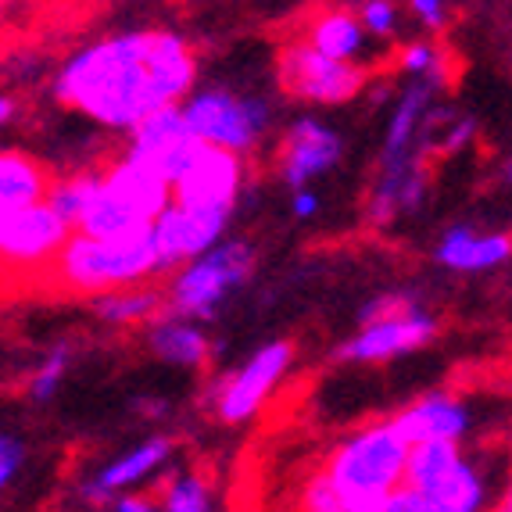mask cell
<instances>
[{
  "instance_id": "obj_1",
  "label": "cell",
  "mask_w": 512,
  "mask_h": 512,
  "mask_svg": "<svg viewBox=\"0 0 512 512\" xmlns=\"http://www.w3.org/2000/svg\"><path fill=\"white\" fill-rule=\"evenodd\" d=\"M197 90V58L169 29L115 33L79 47L54 76V101L115 133H129L154 111L183 104Z\"/></svg>"
},
{
  "instance_id": "obj_2",
  "label": "cell",
  "mask_w": 512,
  "mask_h": 512,
  "mask_svg": "<svg viewBox=\"0 0 512 512\" xmlns=\"http://www.w3.org/2000/svg\"><path fill=\"white\" fill-rule=\"evenodd\" d=\"M165 276L162 251L154 240V226L129 237H86L72 233L69 244L61 248L58 262L51 265L47 283L61 287L69 294H86V298H101L108 291L122 287H140Z\"/></svg>"
},
{
  "instance_id": "obj_3",
  "label": "cell",
  "mask_w": 512,
  "mask_h": 512,
  "mask_svg": "<svg viewBox=\"0 0 512 512\" xmlns=\"http://www.w3.org/2000/svg\"><path fill=\"white\" fill-rule=\"evenodd\" d=\"M412 444L394 419H376L333 444L323 470L337 484L351 512H376L405 484Z\"/></svg>"
},
{
  "instance_id": "obj_4",
  "label": "cell",
  "mask_w": 512,
  "mask_h": 512,
  "mask_svg": "<svg viewBox=\"0 0 512 512\" xmlns=\"http://www.w3.org/2000/svg\"><path fill=\"white\" fill-rule=\"evenodd\" d=\"M255 273V248L248 240H222L205 255L172 269L165 283V308L197 323H212L219 308Z\"/></svg>"
},
{
  "instance_id": "obj_5",
  "label": "cell",
  "mask_w": 512,
  "mask_h": 512,
  "mask_svg": "<svg viewBox=\"0 0 512 512\" xmlns=\"http://www.w3.org/2000/svg\"><path fill=\"white\" fill-rule=\"evenodd\" d=\"M183 115L205 144L255 154L273 129V104L262 94H237L230 86H197L183 101Z\"/></svg>"
},
{
  "instance_id": "obj_6",
  "label": "cell",
  "mask_w": 512,
  "mask_h": 512,
  "mask_svg": "<svg viewBox=\"0 0 512 512\" xmlns=\"http://www.w3.org/2000/svg\"><path fill=\"white\" fill-rule=\"evenodd\" d=\"M276 83L283 94L301 104L337 108V104L355 101L366 90V69L330 58L308 40H294L276 58Z\"/></svg>"
},
{
  "instance_id": "obj_7",
  "label": "cell",
  "mask_w": 512,
  "mask_h": 512,
  "mask_svg": "<svg viewBox=\"0 0 512 512\" xmlns=\"http://www.w3.org/2000/svg\"><path fill=\"white\" fill-rule=\"evenodd\" d=\"M72 233H76L72 222L51 201L18 208V212H0V255L8 269L47 276Z\"/></svg>"
},
{
  "instance_id": "obj_8",
  "label": "cell",
  "mask_w": 512,
  "mask_h": 512,
  "mask_svg": "<svg viewBox=\"0 0 512 512\" xmlns=\"http://www.w3.org/2000/svg\"><path fill=\"white\" fill-rule=\"evenodd\" d=\"M294 366L291 341H265L255 355L244 359V366L233 369L226 380H219L212 391V409L222 423H248L258 416L273 391L283 384V376Z\"/></svg>"
},
{
  "instance_id": "obj_9",
  "label": "cell",
  "mask_w": 512,
  "mask_h": 512,
  "mask_svg": "<svg viewBox=\"0 0 512 512\" xmlns=\"http://www.w3.org/2000/svg\"><path fill=\"white\" fill-rule=\"evenodd\" d=\"M437 333H441V323L434 312L412 305L398 316L362 323L341 348L333 351V359L348 362V366H384V362H398L405 355L423 351L427 344H434Z\"/></svg>"
},
{
  "instance_id": "obj_10",
  "label": "cell",
  "mask_w": 512,
  "mask_h": 512,
  "mask_svg": "<svg viewBox=\"0 0 512 512\" xmlns=\"http://www.w3.org/2000/svg\"><path fill=\"white\" fill-rule=\"evenodd\" d=\"M248 180V158L226 147L201 144V151L190 158L183 176L172 183V201L176 205L197 208V212L233 215Z\"/></svg>"
},
{
  "instance_id": "obj_11",
  "label": "cell",
  "mask_w": 512,
  "mask_h": 512,
  "mask_svg": "<svg viewBox=\"0 0 512 512\" xmlns=\"http://www.w3.org/2000/svg\"><path fill=\"white\" fill-rule=\"evenodd\" d=\"M344 158V137L316 115H301L280 133L276 144V176L283 187L301 190L323 180Z\"/></svg>"
},
{
  "instance_id": "obj_12",
  "label": "cell",
  "mask_w": 512,
  "mask_h": 512,
  "mask_svg": "<svg viewBox=\"0 0 512 512\" xmlns=\"http://www.w3.org/2000/svg\"><path fill=\"white\" fill-rule=\"evenodd\" d=\"M201 144L205 140L197 137L194 126L187 122L183 104H172V108L154 111L151 119H144L137 129H129L122 154L137 158L140 165H147L169 183H176L190 165V158L201 151Z\"/></svg>"
},
{
  "instance_id": "obj_13",
  "label": "cell",
  "mask_w": 512,
  "mask_h": 512,
  "mask_svg": "<svg viewBox=\"0 0 512 512\" xmlns=\"http://www.w3.org/2000/svg\"><path fill=\"white\" fill-rule=\"evenodd\" d=\"M491 480L473 459H462L437 484H402L376 512H487Z\"/></svg>"
},
{
  "instance_id": "obj_14",
  "label": "cell",
  "mask_w": 512,
  "mask_h": 512,
  "mask_svg": "<svg viewBox=\"0 0 512 512\" xmlns=\"http://www.w3.org/2000/svg\"><path fill=\"white\" fill-rule=\"evenodd\" d=\"M233 215H215V212H197V208L176 205L172 201L158 219H154V240L162 251L165 273L180 269L190 258L205 255L215 244H222V233L230 230Z\"/></svg>"
},
{
  "instance_id": "obj_15",
  "label": "cell",
  "mask_w": 512,
  "mask_h": 512,
  "mask_svg": "<svg viewBox=\"0 0 512 512\" xmlns=\"http://www.w3.org/2000/svg\"><path fill=\"white\" fill-rule=\"evenodd\" d=\"M169 462H172L169 437H144L133 448H126V452H119L115 459L104 462L101 470L83 484L79 498H86L90 505H111L119 495L147 484L154 473H162Z\"/></svg>"
},
{
  "instance_id": "obj_16",
  "label": "cell",
  "mask_w": 512,
  "mask_h": 512,
  "mask_svg": "<svg viewBox=\"0 0 512 512\" xmlns=\"http://www.w3.org/2000/svg\"><path fill=\"white\" fill-rule=\"evenodd\" d=\"M437 90H441V86L430 83V79H412L402 94H398L391 119H387L380 169H402V165L423 158L419 144H423V126H427V115H430V108H434Z\"/></svg>"
},
{
  "instance_id": "obj_17",
  "label": "cell",
  "mask_w": 512,
  "mask_h": 512,
  "mask_svg": "<svg viewBox=\"0 0 512 512\" xmlns=\"http://www.w3.org/2000/svg\"><path fill=\"white\" fill-rule=\"evenodd\" d=\"M391 419L409 444H423V441H459L462 444L473 430L470 405L448 391L423 394V398L405 405V409Z\"/></svg>"
},
{
  "instance_id": "obj_18",
  "label": "cell",
  "mask_w": 512,
  "mask_h": 512,
  "mask_svg": "<svg viewBox=\"0 0 512 512\" xmlns=\"http://www.w3.org/2000/svg\"><path fill=\"white\" fill-rule=\"evenodd\" d=\"M512 258V233L498 230H470V226H452L444 230L434 248V262L441 269H452L462 276H480L491 269H502Z\"/></svg>"
},
{
  "instance_id": "obj_19",
  "label": "cell",
  "mask_w": 512,
  "mask_h": 512,
  "mask_svg": "<svg viewBox=\"0 0 512 512\" xmlns=\"http://www.w3.org/2000/svg\"><path fill=\"white\" fill-rule=\"evenodd\" d=\"M144 341L154 359L176 369H205L212 359V341H208L205 326L180 312H169V308L144 326Z\"/></svg>"
},
{
  "instance_id": "obj_20",
  "label": "cell",
  "mask_w": 512,
  "mask_h": 512,
  "mask_svg": "<svg viewBox=\"0 0 512 512\" xmlns=\"http://www.w3.org/2000/svg\"><path fill=\"white\" fill-rule=\"evenodd\" d=\"M427 187H430V176H427L423 158L402 165V169H380V176H376L373 190H369V201H366L369 222H373V226H391V222H398L402 215L419 212L423 197H427Z\"/></svg>"
},
{
  "instance_id": "obj_21",
  "label": "cell",
  "mask_w": 512,
  "mask_h": 512,
  "mask_svg": "<svg viewBox=\"0 0 512 512\" xmlns=\"http://www.w3.org/2000/svg\"><path fill=\"white\" fill-rule=\"evenodd\" d=\"M51 187V172L43 162H36L33 154L15 151V147L0 154V212L40 205L51 197Z\"/></svg>"
},
{
  "instance_id": "obj_22",
  "label": "cell",
  "mask_w": 512,
  "mask_h": 512,
  "mask_svg": "<svg viewBox=\"0 0 512 512\" xmlns=\"http://www.w3.org/2000/svg\"><path fill=\"white\" fill-rule=\"evenodd\" d=\"M308 43L337 61H351V65H362V58H369V33L362 18L351 11H323L308 26Z\"/></svg>"
},
{
  "instance_id": "obj_23",
  "label": "cell",
  "mask_w": 512,
  "mask_h": 512,
  "mask_svg": "<svg viewBox=\"0 0 512 512\" xmlns=\"http://www.w3.org/2000/svg\"><path fill=\"white\" fill-rule=\"evenodd\" d=\"M94 312L101 323L119 326V330H133V326H147L165 312V291H158L154 283H140V287H122V291H108L94 298Z\"/></svg>"
},
{
  "instance_id": "obj_24",
  "label": "cell",
  "mask_w": 512,
  "mask_h": 512,
  "mask_svg": "<svg viewBox=\"0 0 512 512\" xmlns=\"http://www.w3.org/2000/svg\"><path fill=\"white\" fill-rule=\"evenodd\" d=\"M466 459L459 441H423V444H412L409 452V473H405V484H416V487H427L444 480L448 473Z\"/></svg>"
},
{
  "instance_id": "obj_25",
  "label": "cell",
  "mask_w": 512,
  "mask_h": 512,
  "mask_svg": "<svg viewBox=\"0 0 512 512\" xmlns=\"http://www.w3.org/2000/svg\"><path fill=\"white\" fill-rule=\"evenodd\" d=\"M165 512H215L212 484L201 473H172L158 487Z\"/></svg>"
},
{
  "instance_id": "obj_26",
  "label": "cell",
  "mask_w": 512,
  "mask_h": 512,
  "mask_svg": "<svg viewBox=\"0 0 512 512\" xmlns=\"http://www.w3.org/2000/svg\"><path fill=\"white\" fill-rule=\"evenodd\" d=\"M69 369H72V348H69V344H54V348L40 359V366L29 373L26 394L33 398L36 405H47L54 394L61 391L65 376H69Z\"/></svg>"
},
{
  "instance_id": "obj_27",
  "label": "cell",
  "mask_w": 512,
  "mask_h": 512,
  "mask_svg": "<svg viewBox=\"0 0 512 512\" xmlns=\"http://www.w3.org/2000/svg\"><path fill=\"white\" fill-rule=\"evenodd\" d=\"M294 509L298 512H351L344 495L337 491V484L330 480V473L319 466L316 473H308L298 487V498H294Z\"/></svg>"
},
{
  "instance_id": "obj_28",
  "label": "cell",
  "mask_w": 512,
  "mask_h": 512,
  "mask_svg": "<svg viewBox=\"0 0 512 512\" xmlns=\"http://www.w3.org/2000/svg\"><path fill=\"white\" fill-rule=\"evenodd\" d=\"M398 65H402V72H409L412 79H430V83H437V86L448 83V58L427 40L405 43L402 54H398Z\"/></svg>"
},
{
  "instance_id": "obj_29",
  "label": "cell",
  "mask_w": 512,
  "mask_h": 512,
  "mask_svg": "<svg viewBox=\"0 0 512 512\" xmlns=\"http://www.w3.org/2000/svg\"><path fill=\"white\" fill-rule=\"evenodd\" d=\"M359 18L366 33L376 36V40H391L398 33V4L394 0H362Z\"/></svg>"
},
{
  "instance_id": "obj_30",
  "label": "cell",
  "mask_w": 512,
  "mask_h": 512,
  "mask_svg": "<svg viewBox=\"0 0 512 512\" xmlns=\"http://www.w3.org/2000/svg\"><path fill=\"white\" fill-rule=\"evenodd\" d=\"M473 137H477V119H470V115H452L448 126H444V133L437 137V151L459 154L473 144Z\"/></svg>"
},
{
  "instance_id": "obj_31",
  "label": "cell",
  "mask_w": 512,
  "mask_h": 512,
  "mask_svg": "<svg viewBox=\"0 0 512 512\" xmlns=\"http://www.w3.org/2000/svg\"><path fill=\"white\" fill-rule=\"evenodd\" d=\"M26 455H29V448L22 437H15V434L0 437V484L4 487L15 484V477L22 473V466H26Z\"/></svg>"
},
{
  "instance_id": "obj_32",
  "label": "cell",
  "mask_w": 512,
  "mask_h": 512,
  "mask_svg": "<svg viewBox=\"0 0 512 512\" xmlns=\"http://www.w3.org/2000/svg\"><path fill=\"white\" fill-rule=\"evenodd\" d=\"M419 305V301H412L409 294H376V298H369L366 305L359 308V326L362 323H376V319H387V316H398V312H405V308Z\"/></svg>"
},
{
  "instance_id": "obj_33",
  "label": "cell",
  "mask_w": 512,
  "mask_h": 512,
  "mask_svg": "<svg viewBox=\"0 0 512 512\" xmlns=\"http://www.w3.org/2000/svg\"><path fill=\"white\" fill-rule=\"evenodd\" d=\"M412 15L423 22V29H434V33H441L444 26H448V4L444 0H409Z\"/></svg>"
},
{
  "instance_id": "obj_34",
  "label": "cell",
  "mask_w": 512,
  "mask_h": 512,
  "mask_svg": "<svg viewBox=\"0 0 512 512\" xmlns=\"http://www.w3.org/2000/svg\"><path fill=\"white\" fill-rule=\"evenodd\" d=\"M111 512H165L162 509V498L158 495H147V491H126L111 502Z\"/></svg>"
},
{
  "instance_id": "obj_35",
  "label": "cell",
  "mask_w": 512,
  "mask_h": 512,
  "mask_svg": "<svg viewBox=\"0 0 512 512\" xmlns=\"http://www.w3.org/2000/svg\"><path fill=\"white\" fill-rule=\"evenodd\" d=\"M319 212V194L312 187H301V190H291V215L294 219H312Z\"/></svg>"
},
{
  "instance_id": "obj_36",
  "label": "cell",
  "mask_w": 512,
  "mask_h": 512,
  "mask_svg": "<svg viewBox=\"0 0 512 512\" xmlns=\"http://www.w3.org/2000/svg\"><path fill=\"white\" fill-rule=\"evenodd\" d=\"M487 512H512V473L505 477V484H502V491H498L495 505H491Z\"/></svg>"
},
{
  "instance_id": "obj_37",
  "label": "cell",
  "mask_w": 512,
  "mask_h": 512,
  "mask_svg": "<svg viewBox=\"0 0 512 512\" xmlns=\"http://www.w3.org/2000/svg\"><path fill=\"white\" fill-rule=\"evenodd\" d=\"M0 122H4V126H11V122H15V101H11V97H4V101H0Z\"/></svg>"
},
{
  "instance_id": "obj_38",
  "label": "cell",
  "mask_w": 512,
  "mask_h": 512,
  "mask_svg": "<svg viewBox=\"0 0 512 512\" xmlns=\"http://www.w3.org/2000/svg\"><path fill=\"white\" fill-rule=\"evenodd\" d=\"M137 409L144 412V416H165V412H169V405H162V402H140Z\"/></svg>"
},
{
  "instance_id": "obj_39",
  "label": "cell",
  "mask_w": 512,
  "mask_h": 512,
  "mask_svg": "<svg viewBox=\"0 0 512 512\" xmlns=\"http://www.w3.org/2000/svg\"><path fill=\"white\" fill-rule=\"evenodd\" d=\"M505 180H509V187H512V158L505 162Z\"/></svg>"
},
{
  "instance_id": "obj_40",
  "label": "cell",
  "mask_w": 512,
  "mask_h": 512,
  "mask_svg": "<svg viewBox=\"0 0 512 512\" xmlns=\"http://www.w3.org/2000/svg\"><path fill=\"white\" fill-rule=\"evenodd\" d=\"M294 512H298V509H294Z\"/></svg>"
}]
</instances>
